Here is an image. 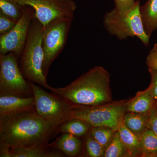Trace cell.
Returning <instances> with one entry per match:
<instances>
[{"instance_id": "23", "label": "cell", "mask_w": 157, "mask_h": 157, "mask_svg": "<svg viewBox=\"0 0 157 157\" xmlns=\"http://www.w3.org/2000/svg\"><path fill=\"white\" fill-rule=\"evenodd\" d=\"M85 146L88 156L104 157L106 150L89 134L86 138Z\"/></svg>"}, {"instance_id": "10", "label": "cell", "mask_w": 157, "mask_h": 157, "mask_svg": "<svg viewBox=\"0 0 157 157\" xmlns=\"http://www.w3.org/2000/svg\"><path fill=\"white\" fill-rule=\"evenodd\" d=\"M35 11L30 6H27L22 17L15 26L7 34L0 36V54L14 52L20 58L25 45L31 23Z\"/></svg>"}, {"instance_id": "24", "label": "cell", "mask_w": 157, "mask_h": 157, "mask_svg": "<svg viewBox=\"0 0 157 157\" xmlns=\"http://www.w3.org/2000/svg\"><path fill=\"white\" fill-rule=\"evenodd\" d=\"M17 22L0 11V36L9 33Z\"/></svg>"}, {"instance_id": "11", "label": "cell", "mask_w": 157, "mask_h": 157, "mask_svg": "<svg viewBox=\"0 0 157 157\" xmlns=\"http://www.w3.org/2000/svg\"><path fill=\"white\" fill-rule=\"evenodd\" d=\"M33 109H35L33 96H0V117Z\"/></svg>"}, {"instance_id": "2", "label": "cell", "mask_w": 157, "mask_h": 157, "mask_svg": "<svg viewBox=\"0 0 157 157\" xmlns=\"http://www.w3.org/2000/svg\"><path fill=\"white\" fill-rule=\"evenodd\" d=\"M52 94L73 105L96 106L112 102L110 75L96 66L65 87L53 88Z\"/></svg>"}, {"instance_id": "9", "label": "cell", "mask_w": 157, "mask_h": 157, "mask_svg": "<svg viewBox=\"0 0 157 157\" xmlns=\"http://www.w3.org/2000/svg\"><path fill=\"white\" fill-rule=\"evenodd\" d=\"M21 5L30 6L35 17L44 27L54 20L74 17L76 8L74 0H15Z\"/></svg>"}, {"instance_id": "22", "label": "cell", "mask_w": 157, "mask_h": 157, "mask_svg": "<svg viewBox=\"0 0 157 157\" xmlns=\"http://www.w3.org/2000/svg\"><path fill=\"white\" fill-rule=\"evenodd\" d=\"M104 157H129L128 151L122 142L117 131L105 151Z\"/></svg>"}, {"instance_id": "13", "label": "cell", "mask_w": 157, "mask_h": 157, "mask_svg": "<svg viewBox=\"0 0 157 157\" xmlns=\"http://www.w3.org/2000/svg\"><path fill=\"white\" fill-rule=\"evenodd\" d=\"M144 31L148 37L157 29V0H147L140 8Z\"/></svg>"}, {"instance_id": "21", "label": "cell", "mask_w": 157, "mask_h": 157, "mask_svg": "<svg viewBox=\"0 0 157 157\" xmlns=\"http://www.w3.org/2000/svg\"><path fill=\"white\" fill-rule=\"evenodd\" d=\"M115 132L108 127H92L88 134L106 150L110 144Z\"/></svg>"}, {"instance_id": "4", "label": "cell", "mask_w": 157, "mask_h": 157, "mask_svg": "<svg viewBox=\"0 0 157 157\" xmlns=\"http://www.w3.org/2000/svg\"><path fill=\"white\" fill-rule=\"evenodd\" d=\"M128 101H112L96 106L72 104L64 122L71 119H79L92 127H108L117 132L123 121Z\"/></svg>"}, {"instance_id": "19", "label": "cell", "mask_w": 157, "mask_h": 157, "mask_svg": "<svg viewBox=\"0 0 157 157\" xmlns=\"http://www.w3.org/2000/svg\"><path fill=\"white\" fill-rule=\"evenodd\" d=\"M141 157H155L157 153V136L147 129L140 139Z\"/></svg>"}, {"instance_id": "18", "label": "cell", "mask_w": 157, "mask_h": 157, "mask_svg": "<svg viewBox=\"0 0 157 157\" xmlns=\"http://www.w3.org/2000/svg\"><path fill=\"white\" fill-rule=\"evenodd\" d=\"M91 126L79 119L73 118L64 122L58 127V130L63 133H68L77 137L88 135Z\"/></svg>"}, {"instance_id": "27", "label": "cell", "mask_w": 157, "mask_h": 157, "mask_svg": "<svg viewBox=\"0 0 157 157\" xmlns=\"http://www.w3.org/2000/svg\"><path fill=\"white\" fill-rule=\"evenodd\" d=\"M151 76V81L149 87L150 88L155 101H157V69L149 71Z\"/></svg>"}, {"instance_id": "1", "label": "cell", "mask_w": 157, "mask_h": 157, "mask_svg": "<svg viewBox=\"0 0 157 157\" xmlns=\"http://www.w3.org/2000/svg\"><path fill=\"white\" fill-rule=\"evenodd\" d=\"M58 127L35 109L0 117V144L11 148L46 146Z\"/></svg>"}, {"instance_id": "12", "label": "cell", "mask_w": 157, "mask_h": 157, "mask_svg": "<svg viewBox=\"0 0 157 157\" xmlns=\"http://www.w3.org/2000/svg\"><path fill=\"white\" fill-rule=\"evenodd\" d=\"M155 102L151 90L148 86L144 90L138 92L134 98L128 100L126 112L148 113Z\"/></svg>"}, {"instance_id": "26", "label": "cell", "mask_w": 157, "mask_h": 157, "mask_svg": "<svg viewBox=\"0 0 157 157\" xmlns=\"http://www.w3.org/2000/svg\"><path fill=\"white\" fill-rule=\"evenodd\" d=\"M115 9L121 11H125L132 9L135 6V0H113Z\"/></svg>"}, {"instance_id": "6", "label": "cell", "mask_w": 157, "mask_h": 157, "mask_svg": "<svg viewBox=\"0 0 157 157\" xmlns=\"http://www.w3.org/2000/svg\"><path fill=\"white\" fill-rule=\"evenodd\" d=\"M14 52L0 54V96H33L29 81L23 75Z\"/></svg>"}, {"instance_id": "5", "label": "cell", "mask_w": 157, "mask_h": 157, "mask_svg": "<svg viewBox=\"0 0 157 157\" xmlns=\"http://www.w3.org/2000/svg\"><path fill=\"white\" fill-rule=\"evenodd\" d=\"M140 1H136L132 9L121 11L114 8L104 16V25L108 33L118 39L137 37L147 47L150 37L147 35L141 20Z\"/></svg>"}, {"instance_id": "8", "label": "cell", "mask_w": 157, "mask_h": 157, "mask_svg": "<svg viewBox=\"0 0 157 157\" xmlns=\"http://www.w3.org/2000/svg\"><path fill=\"white\" fill-rule=\"evenodd\" d=\"M38 115L59 126L64 122L72 104L54 94H49L33 82L29 81Z\"/></svg>"}, {"instance_id": "25", "label": "cell", "mask_w": 157, "mask_h": 157, "mask_svg": "<svg viewBox=\"0 0 157 157\" xmlns=\"http://www.w3.org/2000/svg\"><path fill=\"white\" fill-rule=\"evenodd\" d=\"M149 115V128L157 136V108L155 102L150 110Z\"/></svg>"}, {"instance_id": "29", "label": "cell", "mask_w": 157, "mask_h": 157, "mask_svg": "<svg viewBox=\"0 0 157 157\" xmlns=\"http://www.w3.org/2000/svg\"><path fill=\"white\" fill-rule=\"evenodd\" d=\"M155 157H157V153L156 154V155L155 156Z\"/></svg>"}, {"instance_id": "7", "label": "cell", "mask_w": 157, "mask_h": 157, "mask_svg": "<svg viewBox=\"0 0 157 157\" xmlns=\"http://www.w3.org/2000/svg\"><path fill=\"white\" fill-rule=\"evenodd\" d=\"M73 18L65 17L54 20L44 27L42 41L44 54L42 69L46 76L52 63L65 48Z\"/></svg>"}, {"instance_id": "28", "label": "cell", "mask_w": 157, "mask_h": 157, "mask_svg": "<svg viewBox=\"0 0 157 157\" xmlns=\"http://www.w3.org/2000/svg\"><path fill=\"white\" fill-rule=\"evenodd\" d=\"M155 105L157 108V101H155Z\"/></svg>"}, {"instance_id": "16", "label": "cell", "mask_w": 157, "mask_h": 157, "mask_svg": "<svg viewBox=\"0 0 157 157\" xmlns=\"http://www.w3.org/2000/svg\"><path fill=\"white\" fill-rule=\"evenodd\" d=\"M11 157H59L63 154L59 151L49 150L45 146L11 148Z\"/></svg>"}, {"instance_id": "3", "label": "cell", "mask_w": 157, "mask_h": 157, "mask_svg": "<svg viewBox=\"0 0 157 157\" xmlns=\"http://www.w3.org/2000/svg\"><path fill=\"white\" fill-rule=\"evenodd\" d=\"M44 26L36 17L31 23L28 36L19 65L25 78L36 83L46 89L51 87L42 71L43 54L42 47Z\"/></svg>"}, {"instance_id": "20", "label": "cell", "mask_w": 157, "mask_h": 157, "mask_svg": "<svg viewBox=\"0 0 157 157\" xmlns=\"http://www.w3.org/2000/svg\"><path fill=\"white\" fill-rule=\"evenodd\" d=\"M27 6L21 5L15 0H0V11L16 22L22 17Z\"/></svg>"}, {"instance_id": "17", "label": "cell", "mask_w": 157, "mask_h": 157, "mask_svg": "<svg viewBox=\"0 0 157 157\" xmlns=\"http://www.w3.org/2000/svg\"><path fill=\"white\" fill-rule=\"evenodd\" d=\"M117 131L121 140L128 151V156H141L140 139L127 128L123 121Z\"/></svg>"}, {"instance_id": "15", "label": "cell", "mask_w": 157, "mask_h": 157, "mask_svg": "<svg viewBox=\"0 0 157 157\" xmlns=\"http://www.w3.org/2000/svg\"><path fill=\"white\" fill-rule=\"evenodd\" d=\"M53 145L63 154L70 157L78 155L82 149L81 140L78 137L68 133H63Z\"/></svg>"}, {"instance_id": "14", "label": "cell", "mask_w": 157, "mask_h": 157, "mask_svg": "<svg viewBox=\"0 0 157 157\" xmlns=\"http://www.w3.org/2000/svg\"><path fill=\"white\" fill-rule=\"evenodd\" d=\"M127 128L139 139L149 128L148 113L127 112L123 119Z\"/></svg>"}]
</instances>
